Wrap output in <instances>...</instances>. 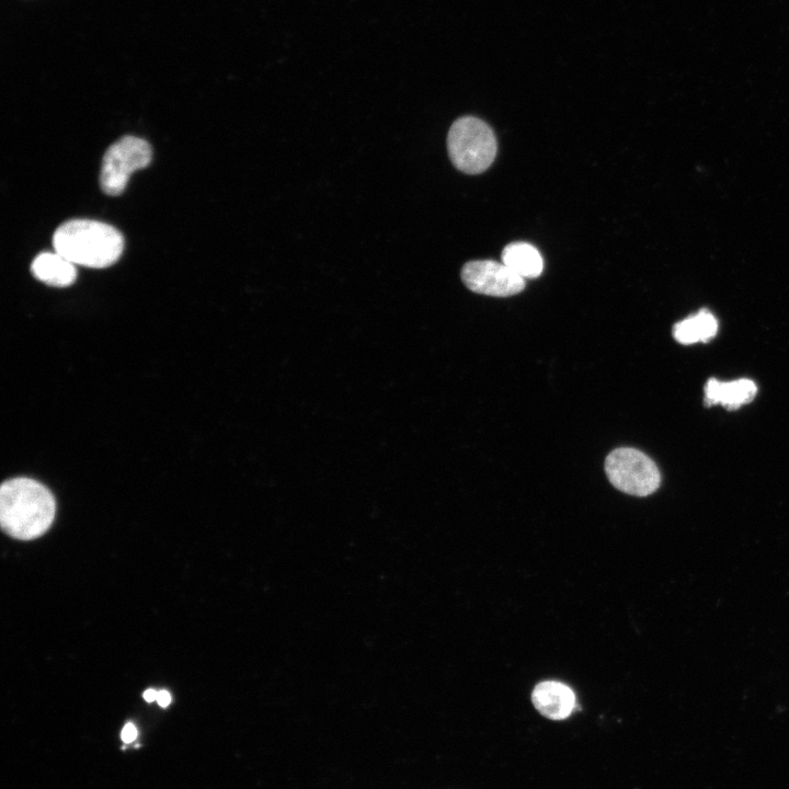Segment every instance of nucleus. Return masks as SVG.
I'll return each instance as SVG.
<instances>
[{
	"label": "nucleus",
	"mask_w": 789,
	"mask_h": 789,
	"mask_svg": "<svg viewBox=\"0 0 789 789\" xmlns=\"http://www.w3.org/2000/svg\"><path fill=\"white\" fill-rule=\"evenodd\" d=\"M447 149L453 164L468 174L485 171L496 156V139L487 123L464 116L449 128Z\"/></svg>",
	"instance_id": "nucleus-3"
},
{
	"label": "nucleus",
	"mask_w": 789,
	"mask_h": 789,
	"mask_svg": "<svg viewBox=\"0 0 789 789\" xmlns=\"http://www.w3.org/2000/svg\"><path fill=\"white\" fill-rule=\"evenodd\" d=\"M137 736V730L133 723H127L122 731V740L125 743L133 742Z\"/></svg>",
	"instance_id": "nucleus-12"
},
{
	"label": "nucleus",
	"mask_w": 789,
	"mask_h": 789,
	"mask_svg": "<svg viewBox=\"0 0 789 789\" xmlns=\"http://www.w3.org/2000/svg\"><path fill=\"white\" fill-rule=\"evenodd\" d=\"M157 696H158V691H156L155 689H151V688L145 690V693H144V698L148 702L157 700Z\"/></svg>",
	"instance_id": "nucleus-14"
},
{
	"label": "nucleus",
	"mask_w": 789,
	"mask_h": 789,
	"mask_svg": "<svg viewBox=\"0 0 789 789\" xmlns=\"http://www.w3.org/2000/svg\"><path fill=\"white\" fill-rule=\"evenodd\" d=\"M461 279L470 290L494 297L513 296L525 287V279L503 262L491 260L466 263L461 270Z\"/></svg>",
	"instance_id": "nucleus-6"
},
{
	"label": "nucleus",
	"mask_w": 789,
	"mask_h": 789,
	"mask_svg": "<svg viewBox=\"0 0 789 789\" xmlns=\"http://www.w3.org/2000/svg\"><path fill=\"white\" fill-rule=\"evenodd\" d=\"M56 502L52 492L36 480L20 477L0 489V523L3 531L20 540L44 535L53 524Z\"/></svg>",
	"instance_id": "nucleus-1"
},
{
	"label": "nucleus",
	"mask_w": 789,
	"mask_h": 789,
	"mask_svg": "<svg viewBox=\"0 0 789 789\" xmlns=\"http://www.w3.org/2000/svg\"><path fill=\"white\" fill-rule=\"evenodd\" d=\"M152 158L150 145L135 136H124L105 151L100 172L102 191L111 196L124 192L129 175L146 168Z\"/></svg>",
	"instance_id": "nucleus-5"
},
{
	"label": "nucleus",
	"mask_w": 789,
	"mask_h": 789,
	"mask_svg": "<svg viewBox=\"0 0 789 789\" xmlns=\"http://www.w3.org/2000/svg\"><path fill=\"white\" fill-rule=\"evenodd\" d=\"M534 707L546 718L562 720L575 708V695L565 684L546 681L537 684L531 693Z\"/></svg>",
	"instance_id": "nucleus-7"
},
{
	"label": "nucleus",
	"mask_w": 789,
	"mask_h": 789,
	"mask_svg": "<svg viewBox=\"0 0 789 789\" xmlns=\"http://www.w3.org/2000/svg\"><path fill=\"white\" fill-rule=\"evenodd\" d=\"M502 262L523 279L538 277L544 268L539 251L527 242L508 243L502 251Z\"/></svg>",
	"instance_id": "nucleus-11"
},
{
	"label": "nucleus",
	"mask_w": 789,
	"mask_h": 789,
	"mask_svg": "<svg viewBox=\"0 0 789 789\" xmlns=\"http://www.w3.org/2000/svg\"><path fill=\"white\" fill-rule=\"evenodd\" d=\"M704 392L706 407L721 404L732 411L751 402L757 393V386L748 378L721 381L711 377L705 384Z\"/></svg>",
	"instance_id": "nucleus-8"
},
{
	"label": "nucleus",
	"mask_w": 789,
	"mask_h": 789,
	"mask_svg": "<svg viewBox=\"0 0 789 789\" xmlns=\"http://www.w3.org/2000/svg\"><path fill=\"white\" fill-rule=\"evenodd\" d=\"M31 272L36 279L54 287L70 286L77 277L75 264L56 251L39 253L31 264Z\"/></svg>",
	"instance_id": "nucleus-9"
},
{
	"label": "nucleus",
	"mask_w": 789,
	"mask_h": 789,
	"mask_svg": "<svg viewBox=\"0 0 789 789\" xmlns=\"http://www.w3.org/2000/svg\"><path fill=\"white\" fill-rule=\"evenodd\" d=\"M605 472L618 490L634 496H648L660 487L661 474L655 462L642 451L621 447L608 454Z\"/></svg>",
	"instance_id": "nucleus-4"
},
{
	"label": "nucleus",
	"mask_w": 789,
	"mask_h": 789,
	"mask_svg": "<svg viewBox=\"0 0 789 789\" xmlns=\"http://www.w3.org/2000/svg\"><path fill=\"white\" fill-rule=\"evenodd\" d=\"M159 706L167 707L171 701V696L167 690L158 691L157 700Z\"/></svg>",
	"instance_id": "nucleus-13"
},
{
	"label": "nucleus",
	"mask_w": 789,
	"mask_h": 789,
	"mask_svg": "<svg viewBox=\"0 0 789 789\" xmlns=\"http://www.w3.org/2000/svg\"><path fill=\"white\" fill-rule=\"evenodd\" d=\"M718 320L708 309H700L673 327V338L681 344L689 345L708 342L718 332Z\"/></svg>",
	"instance_id": "nucleus-10"
},
{
	"label": "nucleus",
	"mask_w": 789,
	"mask_h": 789,
	"mask_svg": "<svg viewBox=\"0 0 789 789\" xmlns=\"http://www.w3.org/2000/svg\"><path fill=\"white\" fill-rule=\"evenodd\" d=\"M54 250L72 264L104 268L114 264L124 249L123 235L113 226L90 219L61 224L53 236Z\"/></svg>",
	"instance_id": "nucleus-2"
}]
</instances>
